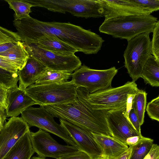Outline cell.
Returning <instances> with one entry per match:
<instances>
[{
	"instance_id": "obj_1",
	"label": "cell",
	"mask_w": 159,
	"mask_h": 159,
	"mask_svg": "<svg viewBox=\"0 0 159 159\" xmlns=\"http://www.w3.org/2000/svg\"><path fill=\"white\" fill-rule=\"evenodd\" d=\"M13 24L20 41L34 43L44 36L54 37L85 54L97 53L104 40L99 35L70 23L44 22L30 16L14 20Z\"/></svg>"
},
{
	"instance_id": "obj_2",
	"label": "cell",
	"mask_w": 159,
	"mask_h": 159,
	"mask_svg": "<svg viewBox=\"0 0 159 159\" xmlns=\"http://www.w3.org/2000/svg\"><path fill=\"white\" fill-rule=\"evenodd\" d=\"M77 97L75 101L69 103L43 107L54 117L93 133L112 136L106 119L107 111L93 109L77 90Z\"/></svg>"
},
{
	"instance_id": "obj_3",
	"label": "cell",
	"mask_w": 159,
	"mask_h": 159,
	"mask_svg": "<svg viewBox=\"0 0 159 159\" xmlns=\"http://www.w3.org/2000/svg\"><path fill=\"white\" fill-rule=\"evenodd\" d=\"M157 21V17L151 15L119 17L104 20L99 30L128 40L141 34L152 32Z\"/></svg>"
},
{
	"instance_id": "obj_4",
	"label": "cell",
	"mask_w": 159,
	"mask_h": 159,
	"mask_svg": "<svg viewBox=\"0 0 159 159\" xmlns=\"http://www.w3.org/2000/svg\"><path fill=\"white\" fill-rule=\"evenodd\" d=\"M139 89L133 81H128L119 87H111L92 93H89L84 88H77L91 108L107 111L126 106L130 97L135 95Z\"/></svg>"
},
{
	"instance_id": "obj_5",
	"label": "cell",
	"mask_w": 159,
	"mask_h": 159,
	"mask_svg": "<svg viewBox=\"0 0 159 159\" xmlns=\"http://www.w3.org/2000/svg\"><path fill=\"white\" fill-rule=\"evenodd\" d=\"M78 87L71 81H68L59 84H34L27 88L25 91L37 104L44 106L74 102L77 98Z\"/></svg>"
},
{
	"instance_id": "obj_6",
	"label": "cell",
	"mask_w": 159,
	"mask_h": 159,
	"mask_svg": "<svg viewBox=\"0 0 159 159\" xmlns=\"http://www.w3.org/2000/svg\"><path fill=\"white\" fill-rule=\"evenodd\" d=\"M32 7H43L55 12H68L78 17L87 18L104 16L99 0H25Z\"/></svg>"
},
{
	"instance_id": "obj_7",
	"label": "cell",
	"mask_w": 159,
	"mask_h": 159,
	"mask_svg": "<svg viewBox=\"0 0 159 159\" xmlns=\"http://www.w3.org/2000/svg\"><path fill=\"white\" fill-rule=\"evenodd\" d=\"M150 34L142 33L127 40L123 54L125 66L135 82L141 78L144 66L152 55Z\"/></svg>"
},
{
	"instance_id": "obj_8",
	"label": "cell",
	"mask_w": 159,
	"mask_h": 159,
	"mask_svg": "<svg viewBox=\"0 0 159 159\" xmlns=\"http://www.w3.org/2000/svg\"><path fill=\"white\" fill-rule=\"evenodd\" d=\"M118 71L114 66L100 70L84 65L72 73L71 81L78 87L84 88L92 93L112 87V80Z\"/></svg>"
},
{
	"instance_id": "obj_9",
	"label": "cell",
	"mask_w": 159,
	"mask_h": 159,
	"mask_svg": "<svg viewBox=\"0 0 159 159\" xmlns=\"http://www.w3.org/2000/svg\"><path fill=\"white\" fill-rule=\"evenodd\" d=\"M22 43L29 55L49 70L72 73L81 66L79 57L75 54L63 55L43 49L35 43Z\"/></svg>"
},
{
	"instance_id": "obj_10",
	"label": "cell",
	"mask_w": 159,
	"mask_h": 159,
	"mask_svg": "<svg viewBox=\"0 0 159 159\" xmlns=\"http://www.w3.org/2000/svg\"><path fill=\"white\" fill-rule=\"evenodd\" d=\"M21 114V118L29 127H36L58 136L68 144L77 147L65 129L55 121L53 115L44 107H34L30 106Z\"/></svg>"
},
{
	"instance_id": "obj_11",
	"label": "cell",
	"mask_w": 159,
	"mask_h": 159,
	"mask_svg": "<svg viewBox=\"0 0 159 159\" xmlns=\"http://www.w3.org/2000/svg\"><path fill=\"white\" fill-rule=\"evenodd\" d=\"M30 135L33 149L40 157L59 159L80 151L77 147L59 144L47 132L41 129L36 132H30Z\"/></svg>"
},
{
	"instance_id": "obj_12",
	"label": "cell",
	"mask_w": 159,
	"mask_h": 159,
	"mask_svg": "<svg viewBox=\"0 0 159 159\" xmlns=\"http://www.w3.org/2000/svg\"><path fill=\"white\" fill-rule=\"evenodd\" d=\"M126 106L120 109L107 111L106 119L112 137L126 144L130 138L142 136L135 129L125 115Z\"/></svg>"
},
{
	"instance_id": "obj_13",
	"label": "cell",
	"mask_w": 159,
	"mask_h": 159,
	"mask_svg": "<svg viewBox=\"0 0 159 159\" xmlns=\"http://www.w3.org/2000/svg\"><path fill=\"white\" fill-rule=\"evenodd\" d=\"M60 124L73 139L80 151L89 155L92 159L102 155L92 132L81 128L67 121L59 119Z\"/></svg>"
},
{
	"instance_id": "obj_14",
	"label": "cell",
	"mask_w": 159,
	"mask_h": 159,
	"mask_svg": "<svg viewBox=\"0 0 159 159\" xmlns=\"http://www.w3.org/2000/svg\"><path fill=\"white\" fill-rule=\"evenodd\" d=\"M29 131V125L21 117L8 119L0 132V159H2L18 140Z\"/></svg>"
},
{
	"instance_id": "obj_15",
	"label": "cell",
	"mask_w": 159,
	"mask_h": 159,
	"mask_svg": "<svg viewBox=\"0 0 159 159\" xmlns=\"http://www.w3.org/2000/svg\"><path fill=\"white\" fill-rule=\"evenodd\" d=\"M103 10L104 20L133 15H149L150 11L130 0H99Z\"/></svg>"
},
{
	"instance_id": "obj_16",
	"label": "cell",
	"mask_w": 159,
	"mask_h": 159,
	"mask_svg": "<svg viewBox=\"0 0 159 159\" xmlns=\"http://www.w3.org/2000/svg\"><path fill=\"white\" fill-rule=\"evenodd\" d=\"M37 104L26 93L18 87L7 90V117H16L28 107Z\"/></svg>"
},
{
	"instance_id": "obj_17",
	"label": "cell",
	"mask_w": 159,
	"mask_h": 159,
	"mask_svg": "<svg viewBox=\"0 0 159 159\" xmlns=\"http://www.w3.org/2000/svg\"><path fill=\"white\" fill-rule=\"evenodd\" d=\"M47 69V68L42 63L29 55L24 66L17 72L19 88L25 90L30 86L35 84Z\"/></svg>"
},
{
	"instance_id": "obj_18",
	"label": "cell",
	"mask_w": 159,
	"mask_h": 159,
	"mask_svg": "<svg viewBox=\"0 0 159 159\" xmlns=\"http://www.w3.org/2000/svg\"><path fill=\"white\" fill-rule=\"evenodd\" d=\"M92 133L102 151V155L107 158L117 157L125 152L129 148L112 136Z\"/></svg>"
},
{
	"instance_id": "obj_19",
	"label": "cell",
	"mask_w": 159,
	"mask_h": 159,
	"mask_svg": "<svg viewBox=\"0 0 159 159\" xmlns=\"http://www.w3.org/2000/svg\"><path fill=\"white\" fill-rule=\"evenodd\" d=\"M30 131L23 135L2 159H30L34 153L30 138Z\"/></svg>"
},
{
	"instance_id": "obj_20",
	"label": "cell",
	"mask_w": 159,
	"mask_h": 159,
	"mask_svg": "<svg viewBox=\"0 0 159 159\" xmlns=\"http://www.w3.org/2000/svg\"><path fill=\"white\" fill-rule=\"evenodd\" d=\"M34 43L44 50L63 55H73L78 52L75 48L52 36H43Z\"/></svg>"
},
{
	"instance_id": "obj_21",
	"label": "cell",
	"mask_w": 159,
	"mask_h": 159,
	"mask_svg": "<svg viewBox=\"0 0 159 159\" xmlns=\"http://www.w3.org/2000/svg\"><path fill=\"white\" fill-rule=\"evenodd\" d=\"M0 56L5 57L21 70L25 66L29 54L22 42L19 41L13 47L8 51L0 53Z\"/></svg>"
},
{
	"instance_id": "obj_22",
	"label": "cell",
	"mask_w": 159,
	"mask_h": 159,
	"mask_svg": "<svg viewBox=\"0 0 159 159\" xmlns=\"http://www.w3.org/2000/svg\"><path fill=\"white\" fill-rule=\"evenodd\" d=\"M145 82L152 87L159 86V61L151 55L144 65L141 75Z\"/></svg>"
},
{
	"instance_id": "obj_23",
	"label": "cell",
	"mask_w": 159,
	"mask_h": 159,
	"mask_svg": "<svg viewBox=\"0 0 159 159\" xmlns=\"http://www.w3.org/2000/svg\"><path fill=\"white\" fill-rule=\"evenodd\" d=\"M72 73L55 71L47 68L45 72L37 79L35 84H59L68 81Z\"/></svg>"
},
{
	"instance_id": "obj_24",
	"label": "cell",
	"mask_w": 159,
	"mask_h": 159,
	"mask_svg": "<svg viewBox=\"0 0 159 159\" xmlns=\"http://www.w3.org/2000/svg\"><path fill=\"white\" fill-rule=\"evenodd\" d=\"M153 142L152 139L143 137L136 144L130 146L129 159H144L150 151Z\"/></svg>"
},
{
	"instance_id": "obj_25",
	"label": "cell",
	"mask_w": 159,
	"mask_h": 159,
	"mask_svg": "<svg viewBox=\"0 0 159 159\" xmlns=\"http://www.w3.org/2000/svg\"><path fill=\"white\" fill-rule=\"evenodd\" d=\"M147 95V93L145 91L139 89L132 100V107L137 116L141 126L144 121Z\"/></svg>"
},
{
	"instance_id": "obj_26",
	"label": "cell",
	"mask_w": 159,
	"mask_h": 159,
	"mask_svg": "<svg viewBox=\"0 0 159 159\" xmlns=\"http://www.w3.org/2000/svg\"><path fill=\"white\" fill-rule=\"evenodd\" d=\"M9 7L14 10V20H19L30 16L31 5L25 0H5Z\"/></svg>"
},
{
	"instance_id": "obj_27",
	"label": "cell",
	"mask_w": 159,
	"mask_h": 159,
	"mask_svg": "<svg viewBox=\"0 0 159 159\" xmlns=\"http://www.w3.org/2000/svg\"><path fill=\"white\" fill-rule=\"evenodd\" d=\"M17 73L9 71L0 67V86L6 89L18 87Z\"/></svg>"
},
{
	"instance_id": "obj_28",
	"label": "cell",
	"mask_w": 159,
	"mask_h": 159,
	"mask_svg": "<svg viewBox=\"0 0 159 159\" xmlns=\"http://www.w3.org/2000/svg\"><path fill=\"white\" fill-rule=\"evenodd\" d=\"M153 35L151 41L152 55L159 61V21L158 20L152 31Z\"/></svg>"
},
{
	"instance_id": "obj_29",
	"label": "cell",
	"mask_w": 159,
	"mask_h": 159,
	"mask_svg": "<svg viewBox=\"0 0 159 159\" xmlns=\"http://www.w3.org/2000/svg\"><path fill=\"white\" fill-rule=\"evenodd\" d=\"M20 41L16 32L0 26V44L5 43Z\"/></svg>"
},
{
	"instance_id": "obj_30",
	"label": "cell",
	"mask_w": 159,
	"mask_h": 159,
	"mask_svg": "<svg viewBox=\"0 0 159 159\" xmlns=\"http://www.w3.org/2000/svg\"><path fill=\"white\" fill-rule=\"evenodd\" d=\"M146 111L152 120L159 121V96L152 100L147 104Z\"/></svg>"
},
{
	"instance_id": "obj_31",
	"label": "cell",
	"mask_w": 159,
	"mask_h": 159,
	"mask_svg": "<svg viewBox=\"0 0 159 159\" xmlns=\"http://www.w3.org/2000/svg\"><path fill=\"white\" fill-rule=\"evenodd\" d=\"M152 13L159 10V0H130Z\"/></svg>"
},
{
	"instance_id": "obj_32",
	"label": "cell",
	"mask_w": 159,
	"mask_h": 159,
	"mask_svg": "<svg viewBox=\"0 0 159 159\" xmlns=\"http://www.w3.org/2000/svg\"><path fill=\"white\" fill-rule=\"evenodd\" d=\"M0 67L9 71L17 73L18 70L16 66L5 57L0 56Z\"/></svg>"
},
{
	"instance_id": "obj_33",
	"label": "cell",
	"mask_w": 159,
	"mask_h": 159,
	"mask_svg": "<svg viewBox=\"0 0 159 159\" xmlns=\"http://www.w3.org/2000/svg\"><path fill=\"white\" fill-rule=\"evenodd\" d=\"M129 112L128 118L129 121L134 127L136 130L139 134H141L140 129V125L137 116L134 111V108L130 107Z\"/></svg>"
},
{
	"instance_id": "obj_34",
	"label": "cell",
	"mask_w": 159,
	"mask_h": 159,
	"mask_svg": "<svg viewBox=\"0 0 159 159\" xmlns=\"http://www.w3.org/2000/svg\"><path fill=\"white\" fill-rule=\"evenodd\" d=\"M59 159H92L85 152L80 151L77 152L65 155Z\"/></svg>"
},
{
	"instance_id": "obj_35",
	"label": "cell",
	"mask_w": 159,
	"mask_h": 159,
	"mask_svg": "<svg viewBox=\"0 0 159 159\" xmlns=\"http://www.w3.org/2000/svg\"><path fill=\"white\" fill-rule=\"evenodd\" d=\"M144 159H159V146L153 144L149 152Z\"/></svg>"
},
{
	"instance_id": "obj_36",
	"label": "cell",
	"mask_w": 159,
	"mask_h": 159,
	"mask_svg": "<svg viewBox=\"0 0 159 159\" xmlns=\"http://www.w3.org/2000/svg\"><path fill=\"white\" fill-rule=\"evenodd\" d=\"M7 90L0 86V106L5 109L7 105Z\"/></svg>"
},
{
	"instance_id": "obj_37",
	"label": "cell",
	"mask_w": 159,
	"mask_h": 159,
	"mask_svg": "<svg viewBox=\"0 0 159 159\" xmlns=\"http://www.w3.org/2000/svg\"><path fill=\"white\" fill-rule=\"evenodd\" d=\"M5 109L4 107L0 106V132L6 122V120L7 117Z\"/></svg>"
},
{
	"instance_id": "obj_38",
	"label": "cell",
	"mask_w": 159,
	"mask_h": 159,
	"mask_svg": "<svg viewBox=\"0 0 159 159\" xmlns=\"http://www.w3.org/2000/svg\"><path fill=\"white\" fill-rule=\"evenodd\" d=\"M18 42H8L0 44V53L5 52L17 44Z\"/></svg>"
},
{
	"instance_id": "obj_39",
	"label": "cell",
	"mask_w": 159,
	"mask_h": 159,
	"mask_svg": "<svg viewBox=\"0 0 159 159\" xmlns=\"http://www.w3.org/2000/svg\"><path fill=\"white\" fill-rule=\"evenodd\" d=\"M131 151V148L129 147L127 151L119 156L115 158H107V159H129Z\"/></svg>"
},
{
	"instance_id": "obj_40",
	"label": "cell",
	"mask_w": 159,
	"mask_h": 159,
	"mask_svg": "<svg viewBox=\"0 0 159 159\" xmlns=\"http://www.w3.org/2000/svg\"><path fill=\"white\" fill-rule=\"evenodd\" d=\"M94 159H107V157L104 156L102 155Z\"/></svg>"
},
{
	"instance_id": "obj_41",
	"label": "cell",
	"mask_w": 159,
	"mask_h": 159,
	"mask_svg": "<svg viewBox=\"0 0 159 159\" xmlns=\"http://www.w3.org/2000/svg\"><path fill=\"white\" fill-rule=\"evenodd\" d=\"M30 159H46L45 158H43L42 157H33L31 158Z\"/></svg>"
}]
</instances>
